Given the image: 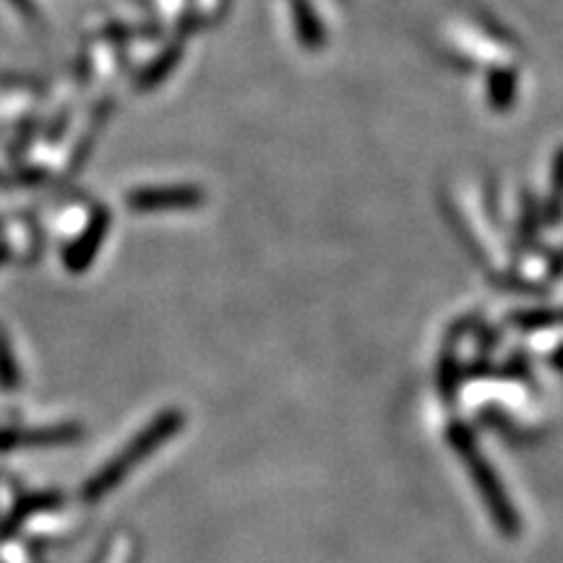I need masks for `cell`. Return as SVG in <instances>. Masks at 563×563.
I'll use <instances>...</instances> for the list:
<instances>
[{
    "label": "cell",
    "mask_w": 563,
    "mask_h": 563,
    "mask_svg": "<svg viewBox=\"0 0 563 563\" xmlns=\"http://www.w3.org/2000/svg\"><path fill=\"white\" fill-rule=\"evenodd\" d=\"M133 209H139V212H152V209H159V206L165 204H186L191 201V193L186 191H175V193H154V191H144V193H133L131 199Z\"/></svg>",
    "instance_id": "obj_3"
},
{
    "label": "cell",
    "mask_w": 563,
    "mask_h": 563,
    "mask_svg": "<svg viewBox=\"0 0 563 563\" xmlns=\"http://www.w3.org/2000/svg\"><path fill=\"white\" fill-rule=\"evenodd\" d=\"M0 376H3V384H6V386L14 384V368H11L8 347H6V342H3V339H0Z\"/></svg>",
    "instance_id": "obj_4"
},
{
    "label": "cell",
    "mask_w": 563,
    "mask_h": 563,
    "mask_svg": "<svg viewBox=\"0 0 563 563\" xmlns=\"http://www.w3.org/2000/svg\"><path fill=\"white\" fill-rule=\"evenodd\" d=\"M178 415H162V418L157 420V423L149 428V431L141 433L136 441H133L131 446H128V451H123V454H118L115 457L113 464H107L105 470L100 472V475L94 477L92 483L87 485V491H84V496L89 498V501H94V498H100L102 493H110L115 488V485L123 480V475H128V472L136 467V464L141 462L144 457H149L154 449H157L159 444H165L167 438L173 436L175 431H178Z\"/></svg>",
    "instance_id": "obj_1"
},
{
    "label": "cell",
    "mask_w": 563,
    "mask_h": 563,
    "mask_svg": "<svg viewBox=\"0 0 563 563\" xmlns=\"http://www.w3.org/2000/svg\"><path fill=\"white\" fill-rule=\"evenodd\" d=\"M0 259H3V253H0Z\"/></svg>",
    "instance_id": "obj_5"
},
{
    "label": "cell",
    "mask_w": 563,
    "mask_h": 563,
    "mask_svg": "<svg viewBox=\"0 0 563 563\" xmlns=\"http://www.w3.org/2000/svg\"><path fill=\"white\" fill-rule=\"evenodd\" d=\"M105 227H107V217L94 219L87 235L73 246L71 256H68V266H71V269H81V266H87L89 261H92V256L97 253V246H100L102 235H105Z\"/></svg>",
    "instance_id": "obj_2"
}]
</instances>
